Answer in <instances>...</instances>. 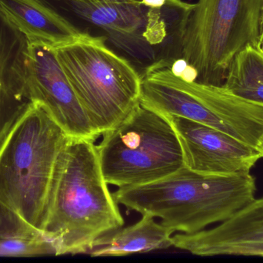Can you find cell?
<instances>
[{
  "mask_svg": "<svg viewBox=\"0 0 263 263\" xmlns=\"http://www.w3.org/2000/svg\"><path fill=\"white\" fill-rule=\"evenodd\" d=\"M0 6L29 42L57 48L84 33L46 0H0Z\"/></svg>",
  "mask_w": 263,
  "mask_h": 263,
  "instance_id": "cell-11",
  "label": "cell"
},
{
  "mask_svg": "<svg viewBox=\"0 0 263 263\" xmlns=\"http://www.w3.org/2000/svg\"><path fill=\"white\" fill-rule=\"evenodd\" d=\"M250 173L207 176L186 167L152 183L118 188L114 196L128 211L161 219L174 233L193 234L225 222L255 199Z\"/></svg>",
  "mask_w": 263,
  "mask_h": 263,
  "instance_id": "cell-2",
  "label": "cell"
},
{
  "mask_svg": "<svg viewBox=\"0 0 263 263\" xmlns=\"http://www.w3.org/2000/svg\"><path fill=\"white\" fill-rule=\"evenodd\" d=\"M177 134L185 166L207 176L250 173L261 159L254 147L206 125L180 117H168Z\"/></svg>",
  "mask_w": 263,
  "mask_h": 263,
  "instance_id": "cell-9",
  "label": "cell"
},
{
  "mask_svg": "<svg viewBox=\"0 0 263 263\" xmlns=\"http://www.w3.org/2000/svg\"><path fill=\"white\" fill-rule=\"evenodd\" d=\"M29 98L40 105L70 137L96 142L92 126L55 54V49L30 42Z\"/></svg>",
  "mask_w": 263,
  "mask_h": 263,
  "instance_id": "cell-8",
  "label": "cell"
},
{
  "mask_svg": "<svg viewBox=\"0 0 263 263\" xmlns=\"http://www.w3.org/2000/svg\"><path fill=\"white\" fill-rule=\"evenodd\" d=\"M42 235L0 199V239H30Z\"/></svg>",
  "mask_w": 263,
  "mask_h": 263,
  "instance_id": "cell-16",
  "label": "cell"
},
{
  "mask_svg": "<svg viewBox=\"0 0 263 263\" xmlns=\"http://www.w3.org/2000/svg\"><path fill=\"white\" fill-rule=\"evenodd\" d=\"M170 63L171 60L162 59L141 74L142 106L206 125L256 148L263 133V107L223 86L182 80L172 73Z\"/></svg>",
  "mask_w": 263,
  "mask_h": 263,
  "instance_id": "cell-4",
  "label": "cell"
},
{
  "mask_svg": "<svg viewBox=\"0 0 263 263\" xmlns=\"http://www.w3.org/2000/svg\"><path fill=\"white\" fill-rule=\"evenodd\" d=\"M30 42L0 6V141L32 102Z\"/></svg>",
  "mask_w": 263,
  "mask_h": 263,
  "instance_id": "cell-10",
  "label": "cell"
},
{
  "mask_svg": "<svg viewBox=\"0 0 263 263\" xmlns=\"http://www.w3.org/2000/svg\"><path fill=\"white\" fill-rule=\"evenodd\" d=\"M72 10L89 21L112 33L133 36L148 26L150 9L140 0L106 3H84L68 0Z\"/></svg>",
  "mask_w": 263,
  "mask_h": 263,
  "instance_id": "cell-13",
  "label": "cell"
},
{
  "mask_svg": "<svg viewBox=\"0 0 263 263\" xmlns=\"http://www.w3.org/2000/svg\"><path fill=\"white\" fill-rule=\"evenodd\" d=\"M69 137L30 103L0 141V199L41 233L55 167Z\"/></svg>",
  "mask_w": 263,
  "mask_h": 263,
  "instance_id": "cell-3",
  "label": "cell"
},
{
  "mask_svg": "<svg viewBox=\"0 0 263 263\" xmlns=\"http://www.w3.org/2000/svg\"><path fill=\"white\" fill-rule=\"evenodd\" d=\"M97 145L108 185L118 188L152 183L185 166L170 118L139 103Z\"/></svg>",
  "mask_w": 263,
  "mask_h": 263,
  "instance_id": "cell-7",
  "label": "cell"
},
{
  "mask_svg": "<svg viewBox=\"0 0 263 263\" xmlns=\"http://www.w3.org/2000/svg\"><path fill=\"white\" fill-rule=\"evenodd\" d=\"M247 46L263 49V0H199L184 17L181 54L196 82L223 86Z\"/></svg>",
  "mask_w": 263,
  "mask_h": 263,
  "instance_id": "cell-5",
  "label": "cell"
},
{
  "mask_svg": "<svg viewBox=\"0 0 263 263\" xmlns=\"http://www.w3.org/2000/svg\"><path fill=\"white\" fill-rule=\"evenodd\" d=\"M256 148L259 151V154H260L261 157H263V133L260 137H259V141H258Z\"/></svg>",
  "mask_w": 263,
  "mask_h": 263,
  "instance_id": "cell-19",
  "label": "cell"
},
{
  "mask_svg": "<svg viewBox=\"0 0 263 263\" xmlns=\"http://www.w3.org/2000/svg\"><path fill=\"white\" fill-rule=\"evenodd\" d=\"M84 33L54 48L57 59L92 126L103 134L140 103L141 74L106 44Z\"/></svg>",
  "mask_w": 263,
  "mask_h": 263,
  "instance_id": "cell-6",
  "label": "cell"
},
{
  "mask_svg": "<svg viewBox=\"0 0 263 263\" xmlns=\"http://www.w3.org/2000/svg\"><path fill=\"white\" fill-rule=\"evenodd\" d=\"M72 1L84 2V3H106V2L133 1V0H72Z\"/></svg>",
  "mask_w": 263,
  "mask_h": 263,
  "instance_id": "cell-18",
  "label": "cell"
},
{
  "mask_svg": "<svg viewBox=\"0 0 263 263\" xmlns=\"http://www.w3.org/2000/svg\"><path fill=\"white\" fill-rule=\"evenodd\" d=\"M223 86L247 101L263 107V49L247 46L233 60Z\"/></svg>",
  "mask_w": 263,
  "mask_h": 263,
  "instance_id": "cell-14",
  "label": "cell"
},
{
  "mask_svg": "<svg viewBox=\"0 0 263 263\" xmlns=\"http://www.w3.org/2000/svg\"><path fill=\"white\" fill-rule=\"evenodd\" d=\"M55 255V247L44 235L30 239H0V256Z\"/></svg>",
  "mask_w": 263,
  "mask_h": 263,
  "instance_id": "cell-15",
  "label": "cell"
},
{
  "mask_svg": "<svg viewBox=\"0 0 263 263\" xmlns=\"http://www.w3.org/2000/svg\"><path fill=\"white\" fill-rule=\"evenodd\" d=\"M123 225L95 142L69 137L55 167L42 232L55 256L87 254L98 238Z\"/></svg>",
  "mask_w": 263,
  "mask_h": 263,
  "instance_id": "cell-1",
  "label": "cell"
},
{
  "mask_svg": "<svg viewBox=\"0 0 263 263\" xmlns=\"http://www.w3.org/2000/svg\"><path fill=\"white\" fill-rule=\"evenodd\" d=\"M173 230L156 222L153 216L143 215L136 223L100 236L87 254L92 257H117L166 250L173 247Z\"/></svg>",
  "mask_w": 263,
  "mask_h": 263,
  "instance_id": "cell-12",
  "label": "cell"
},
{
  "mask_svg": "<svg viewBox=\"0 0 263 263\" xmlns=\"http://www.w3.org/2000/svg\"><path fill=\"white\" fill-rule=\"evenodd\" d=\"M178 1L179 0H141L142 4L145 7L159 10H161V9L166 5L174 4Z\"/></svg>",
  "mask_w": 263,
  "mask_h": 263,
  "instance_id": "cell-17",
  "label": "cell"
}]
</instances>
